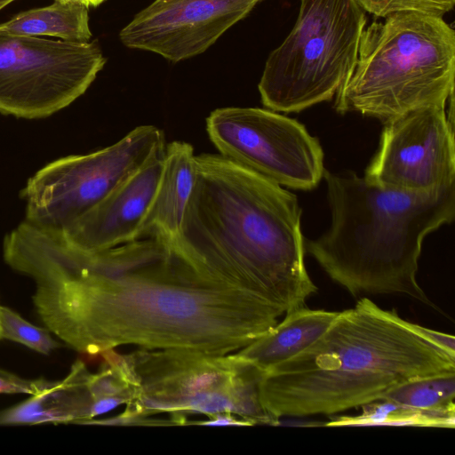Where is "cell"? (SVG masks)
I'll return each instance as SVG.
<instances>
[{"label": "cell", "mask_w": 455, "mask_h": 455, "mask_svg": "<svg viewBox=\"0 0 455 455\" xmlns=\"http://www.w3.org/2000/svg\"><path fill=\"white\" fill-rule=\"evenodd\" d=\"M261 0H155L121 30L127 47L172 62L201 54Z\"/></svg>", "instance_id": "cell-12"}, {"label": "cell", "mask_w": 455, "mask_h": 455, "mask_svg": "<svg viewBox=\"0 0 455 455\" xmlns=\"http://www.w3.org/2000/svg\"><path fill=\"white\" fill-rule=\"evenodd\" d=\"M364 11L379 18L402 12H419L443 17L453 9L455 0H355Z\"/></svg>", "instance_id": "cell-21"}, {"label": "cell", "mask_w": 455, "mask_h": 455, "mask_svg": "<svg viewBox=\"0 0 455 455\" xmlns=\"http://www.w3.org/2000/svg\"><path fill=\"white\" fill-rule=\"evenodd\" d=\"M206 131L220 155L282 187L311 190L323 178L318 140L275 111L220 108L206 118Z\"/></svg>", "instance_id": "cell-10"}, {"label": "cell", "mask_w": 455, "mask_h": 455, "mask_svg": "<svg viewBox=\"0 0 455 455\" xmlns=\"http://www.w3.org/2000/svg\"><path fill=\"white\" fill-rule=\"evenodd\" d=\"M13 1L14 0H0V10H2L4 7H5L7 4Z\"/></svg>", "instance_id": "cell-26"}, {"label": "cell", "mask_w": 455, "mask_h": 455, "mask_svg": "<svg viewBox=\"0 0 455 455\" xmlns=\"http://www.w3.org/2000/svg\"><path fill=\"white\" fill-rule=\"evenodd\" d=\"M89 375L85 364L76 362L64 379L0 411V426L85 424L92 419L93 402L87 385Z\"/></svg>", "instance_id": "cell-15"}, {"label": "cell", "mask_w": 455, "mask_h": 455, "mask_svg": "<svg viewBox=\"0 0 455 455\" xmlns=\"http://www.w3.org/2000/svg\"><path fill=\"white\" fill-rule=\"evenodd\" d=\"M295 194L220 154L196 156V181L168 247L198 275L247 289L284 315L317 287L305 264Z\"/></svg>", "instance_id": "cell-2"}, {"label": "cell", "mask_w": 455, "mask_h": 455, "mask_svg": "<svg viewBox=\"0 0 455 455\" xmlns=\"http://www.w3.org/2000/svg\"><path fill=\"white\" fill-rule=\"evenodd\" d=\"M363 412L355 416H339L325 425L329 427L417 426L454 427L455 411H429L411 408L388 399L369 403Z\"/></svg>", "instance_id": "cell-18"}, {"label": "cell", "mask_w": 455, "mask_h": 455, "mask_svg": "<svg viewBox=\"0 0 455 455\" xmlns=\"http://www.w3.org/2000/svg\"><path fill=\"white\" fill-rule=\"evenodd\" d=\"M454 398L455 372H447L406 381L382 399L424 411H455Z\"/></svg>", "instance_id": "cell-19"}, {"label": "cell", "mask_w": 455, "mask_h": 455, "mask_svg": "<svg viewBox=\"0 0 455 455\" xmlns=\"http://www.w3.org/2000/svg\"><path fill=\"white\" fill-rule=\"evenodd\" d=\"M445 107H419L383 122L379 148L363 177L408 192L455 185L453 115Z\"/></svg>", "instance_id": "cell-11"}, {"label": "cell", "mask_w": 455, "mask_h": 455, "mask_svg": "<svg viewBox=\"0 0 455 455\" xmlns=\"http://www.w3.org/2000/svg\"><path fill=\"white\" fill-rule=\"evenodd\" d=\"M447 372H455V355L423 337L416 323L363 298L339 312L314 343L267 369L260 398L278 421L331 415L380 400L411 379Z\"/></svg>", "instance_id": "cell-3"}, {"label": "cell", "mask_w": 455, "mask_h": 455, "mask_svg": "<svg viewBox=\"0 0 455 455\" xmlns=\"http://www.w3.org/2000/svg\"><path fill=\"white\" fill-rule=\"evenodd\" d=\"M65 3H76L81 5H84L87 8L89 7H96L102 4L105 0H55Z\"/></svg>", "instance_id": "cell-25"}, {"label": "cell", "mask_w": 455, "mask_h": 455, "mask_svg": "<svg viewBox=\"0 0 455 455\" xmlns=\"http://www.w3.org/2000/svg\"><path fill=\"white\" fill-rule=\"evenodd\" d=\"M165 147L65 230L66 239L86 252L104 251L137 239L164 164Z\"/></svg>", "instance_id": "cell-13"}, {"label": "cell", "mask_w": 455, "mask_h": 455, "mask_svg": "<svg viewBox=\"0 0 455 455\" xmlns=\"http://www.w3.org/2000/svg\"><path fill=\"white\" fill-rule=\"evenodd\" d=\"M416 327L427 340L445 352L455 355V339L453 335L443 333L419 324H416Z\"/></svg>", "instance_id": "cell-23"}, {"label": "cell", "mask_w": 455, "mask_h": 455, "mask_svg": "<svg viewBox=\"0 0 455 455\" xmlns=\"http://www.w3.org/2000/svg\"><path fill=\"white\" fill-rule=\"evenodd\" d=\"M188 424L211 426V427H216V426L247 427V426H251L249 422H247L231 413H219V414H215L213 416L208 417V419H206V420L188 422Z\"/></svg>", "instance_id": "cell-24"}, {"label": "cell", "mask_w": 455, "mask_h": 455, "mask_svg": "<svg viewBox=\"0 0 455 455\" xmlns=\"http://www.w3.org/2000/svg\"><path fill=\"white\" fill-rule=\"evenodd\" d=\"M454 29L440 16L396 12L363 28L355 68L334 107L385 122L416 108L446 105L454 96Z\"/></svg>", "instance_id": "cell-5"}, {"label": "cell", "mask_w": 455, "mask_h": 455, "mask_svg": "<svg viewBox=\"0 0 455 455\" xmlns=\"http://www.w3.org/2000/svg\"><path fill=\"white\" fill-rule=\"evenodd\" d=\"M338 313L306 306L298 307L286 313L283 321L268 332L235 353L267 371L314 343Z\"/></svg>", "instance_id": "cell-16"}, {"label": "cell", "mask_w": 455, "mask_h": 455, "mask_svg": "<svg viewBox=\"0 0 455 455\" xmlns=\"http://www.w3.org/2000/svg\"><path fill=\"white\" fill-rule=\"evenodd\" d=\"M0 336L26 346L40 354L49 355L59 343L46 328H39L11 308L0 306Z\"/></svg>", "instance_id": "cell-20"}, {"label": "cell", "mask_w": 455, "mask_h": 455, "mask_svg": "<svg viewBox=\"0 0 455 455\" xmlns=\"http://www.w3.org/2000/svg\"><path fill=\"white\" fill-rule=\"evenodd\" d=\"M53 381L44 379H28L0 369V394L36 395L49 387Z\"/></svg>", "instance_id": "cell-22"}, {"label": "cell", "mask_w": 455, "mask_h": 455, "mask_svg": "<svg viewBox=\"0 0 455 455\" xmlns=\"http://www.w3.org/2000/svg\"><path fill=\"white\" fill-rule=\"evenodd\" d=\"M331 220L307 251L354 297L401 293L433 307L417 282L424 238L455 217V185L427 192L382 188L324 170Z\"/></svg>", "instance_id": "cell-4"}, {"label": "cell", "mask_w": 455, "mask_h": 455, "mask_svg": "<svg viewBox=\"0 0 455 455\" xmlns=\"http://www.w3.org/2000/svg\"><path fill=\"white\" fill-rule=\"evenodd\" d=\"M165 145L160 129L140 125L107 148L49 163L21 191L25 220L42 228L65 230Z\"/></svg>", "instance_id": "cell-8"}, {"label": "cell", "mask_w": 455, "mask_h": 455, "mask_svg": "<svg viewBox=\"0 0 455 455\" xmlns=\"http://www.w3.org/2000/svg\"><path fill=\"white\" fill-rule=\"evenodd\" d=\"M0 339H1V336H0Z\"/></svg>", "instance_id": "cell-27"}, {"label": "cell", "mask_w": 455, "mask_h": 455, "mask_svg": "<svg viewBox=\"0 0 455 455\" xmlns=\"http://www.w3.org/2000/svg\"><path fill=\"white\" fill-rule=\"evenodd\" d=\"M195 181L193 147L178 140L166 144L158 184L137 239L151 237L170 247L180 233Z\"/></svg>", "instance_id": "cell-14"}, {"label": "cell", "mask_w": 455, "mask_h": 455, "mask_svg": "<svg viewBox=\"0 0 455 455\" xmlns=\"http://www.w3.org/2000/svg\"><path fill=\"white\" fill-rule=\"evenodd\" d=\"M136 383V397L112 425H150L156 414L168 413L174 425L187 415L231 413L249 422L277 425L264 407L260 384L265 370L238 355H207L179 350L140 348L124 355Z\"/></svg>", "instance_id": "cell-6"}, {"label": "cell", "mask_w": 455, "mask_h": 455, "mask_svg": "<svg viewBox=\"0 0 455 455\" xmlns=\"http://www.w3.org/2000/svg\"><path fill=\"white\" fill-rule=\"evenodd\" d=\"M106 59L95 42H70L0 30V113L38 119L82 96Z\"/></svg>", "instance_id": "cell-9"}, {"label": "cell", "mask_w": 455, "mask_h": 455, "mask_svg": "<svg viewBox=\"0 0 455 455\" xmlns=\"http://www.w3.org/2000/svg\"><path fill=\"white\" fill-rule=\"evenodd\" d=\"M0 30L14 35L53 36L70 42H89L92 37L88 8L60 1L21 12L1 23Z\"/></svg>", "instance_id": "cell-17"}, {"label": "cell", "mask_w": 455, "mask_h": 455, "mask_svg": "<svg viewBox=\"0 0 455 455\" xmlns=\"http://www.w3.org/2000/svg\"><path fill=\"white\" fill-rule=\"evenodd\" d=\"M365 23L355 0H300L293 28L266 61L263 105L291 113L331 100L353 73Z\"/></svg>", "instance_id": "cell-7"}, {"label": "cell", "mask_w": 455, "mask_h": 455, "mask_svg": "<svg viewBox=\"0 0 455 455\" xmlns=\"http://www.w3.org/2000/svg\"><path fill=\"white\" fill-rule=\"evenodd\" d=\"M15 267L35 281L33 301L46 329L88 355L125 345L225 355L283 315L247 289L198 275L151 237L86 252L60 231L36 230Z\"/></svg>", "instance_id": "cell-1"}]
</instances>
